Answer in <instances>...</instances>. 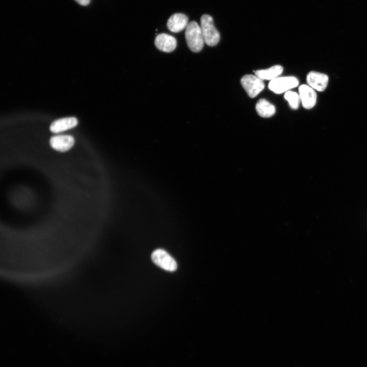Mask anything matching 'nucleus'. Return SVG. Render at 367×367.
<instances>
[{
  "label": "nucleus",
  "instance_id": "obj_1",
  "mask_svg": "<svg viewBox=\"0 0 367 367\" xmlns=\"http://www.w3.org/2000/svg\"><path fill=\"white\" fill-rule=\"evenodd\" d=\"M187 44L191 51L198 53L203 47L204 40L200 26L195 21L189 22L186 28Z\"/></svg>",
  "mask_w": 367,
  "mask_h": 367
},
{
  "label": "nucleus",
  "instance_id": "obj_2",
  "mask_svg": "<svg viewBox=\"0 0 367 367\" xmlns=\"http://www.w3.org/2000/svg\"><path fill=\"white\" fill-rule=\"evenodd\" d=\"M200 28L204 42L209 46L216 45L220 37L214 25L212 17L207 14L203 15L200 18Z\"/></svg>",
  "mask_w": 367,
  "mask_h": 367
},
{
  "label": "nucleus",
  "instance_id": "obj_3",
  "mask_svg": "<svg viewBox=\"0 0 367 367\" xmlns=\"http://www.w3.org/2000/svg\"><path fill=\"white\" fill-rule=\"evenodd\" d=\"M299 85L298 80L293 76L278 77L270 82L269 89L276 94L286 92Z\"/></svg>",
  "mask_w": 367,
  "mask_h": 367
},
{
  "label": "nucleus",
  "instance_id": "obj_4",
  "mask_svg": "<svg viewBox=\"0 0 367 367\" xmlns=\"http://www.w3.org/2000/svg\"><path fill=\"white\" fill-rule=\"evenodd\" d=\"M241 83L248 95L251 98L256 96L265 88L263 80L256 75H245L242 77Z\"/></svg>",
  "mask_w": 367,
  "mask_h": 367
},
{
  "label": "nucleus",
  "instance_id": "obj_5",
  "mask_svg": "<svg viewBox=\"0 0 367 367\" xmlns=\"http://www.w3.org/2000/svg\"><path fill=\"white\" fill-rule=\"evenodd\" d=\"M151 259L155 265L166 271L173 272L177 269L176 261L163 249L154 250L151 254Z\"/></svg>",
  "mask_w": 367,
  "mask_h": 367
},
{
  "label": "nucleus",
  "instance_id": "obj_6",
  "mask_svg": "<svg viewBox=\"0 0 367 367\" xmlns=\"http://www.w3.org/2000/svg\"><path fill=\"white\" fill-rule=\"evenodd\" d=\"M299 95L302 106L306 109H311L317 102V93L314 90L307 85H302L299 87Z\"/></svg>",
  "mask_w": 367,
  "mask_h": 367
},
{
  "label": "nucleus",
  "instance_id": "obj_7",
  "mask_svg": "<svg viewBox=\"0 0 367 367\" xmlns=\"http://www.w3.org/2000/svg\"><path fill=\"white\" fill-rule=\"evenodd\" d=\"M49 144L55 150L64 152L72 148L74 144V139L68 135L54 136L50 139Z\"/></svg>",
  "mask_w": 367,
  "mask_h": 367
},
{
  "label": "nucleus",
  "instance_id": "obj_8",
  "mask_svg": "<svg viewBox=\"0 0 367 367\" xmlns=\"http://www.w3.org/2000/svg\"><path fill=\"white\" fill-rule=\"evenodd\" d=\"M329 78L327 74L312 71L306 76V81L310 87L314 90L322 92L326 88Z\"/></svg>",
  "mask_w": 367,
  "mask_h": 367
},
{
  "label": "nucleus",
  "instance_id": "obj_9",
  "mask_svg": "<svg viewBox=\"0 0 367 367\" xmlns=\"http://www.w3.org/2000/svg\"><path fill=\"white\" fill-rule=\"evenodd\" d=\"M154 44L158 49L161 51L170 53L173 51L177 45L176 39L165 33L160 34L156 36Z\"/></svg>",
  "mask_w": 367,
  "mask_h": 367
},
{
  "label": "nucleus",
  "instance_id": "obj_10",
  "mask_svg": "<svg viewBox=\"0 0 367 367\" xmlns=\"http://www.w3.org/2000/svg\"><path fill=\"white\" fill-rule=\"evenodd\" d=\"M188 24V17L182 13H175L168 20L167 26L172 32L178 33L186 29Z\"/></svg>",
  "mask_w": 367,
  "mask_h": 367
},
{
  "label": "nucleus",
  "instance_id": "obj_11",
  "mask_svg": "<svg viewBox=\"0 0 367 367\" xmlns=\"http://www.w3.org/2000/svg\"><path fill=\"white\" fill-rule=\"evenodd\" d=\"M78 123L75 117H66L56 120L50 126V130L54 133H59L75 127Z\"/></svg>",
  "mask_w": 367,
  "mask_h": 367
},
{
  "label": "nucleus",
  "instance_id": "obj_12",
  "mask_svg": "<svg viewBox=\"0 0 367 367\" xmlns=\"http://www.w3.org/2000/svg\"><path fill=\"white\" fill-rule=\"evenodd\" d=\"M283 70L281 65H276L267 69L256 70L254 72L255 75L261 80L271 81L278 77L282 73Z\"/></svg>",
  "mask_w": 367,
  "mask_h": 367
},
{
  "label": "nucleus",
  "instance_id": "obj_13",
  "mask_svg": "<svg viewBox=\"0 0 367 367\" xmlns=\"http://www.w3.org/2000/svg\"><path fill=\"white\" fill-rule=\"evenodd\" d=\"M255 110L257 114L264 118L272 117L276 111L275 106L264 98L259 99L256 102Z\"/></svg>",
  "mask_w": 367,
  "mask_h": 367
},
{
  "label": "nucleus",
  "instance_id": "obj_14",
  "mask_svg": "<svg viewBox=\"0 0 367 367\" xmlns=\"http://www.w3.org/2000/svg\"><path fill=\"white\" fill-rule=\"evenodd\" d=\"M284 97L287 101L291 109L293 110L298 109L300 101L299 94L295 92L288 91L285 92Z\"/></svg>",
  "mask_w": 367,
  "mask_h": 367
},
{
  "label": "nucleus",
  "instance_id": "obj_15",
  "mask_svg": "<svg viewBox=\"0 0 367 367\" xmlns=\"http://www.w3.org/2000/svg\"><path fill=\"white\" fill-rule=\"evenodd\" d=\"M78 4L83 6H86L88 5L91 0H74Z\"/></svg>",
  "mask_w": 367,
  "mask_h": 367
}]
</instances>
